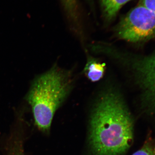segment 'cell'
<instances>
[{
    "mask_svg": "<svg viewBox=\"0 0 155 155\" xmlns=\"http://www.w3.org/2000/svg\"><path fill=\"white\" fill-rule=\"evenodd\" d=\"M90 142L95 155H120L133 140V122L119 92L110 90L101 95L90 120Z\"/></svg>",
    "mask_w": 155,
    "mask_h": 155,
    "instance_id": "1",
    "label": "cell"
},
{
    "mask_svg": "<svg viewBox=\"0 0 155 155\" xmlns=\"http://www.w3.org/2000/svg\"><path fill=\"white\" fill-rule=\"evenodd\" d=\"M69 72L54 65L35 78L25 99L31 107L35 125L43 132L50 130L56 111L72 87Z\"/></svg>",
    "mask_w": 155,
    "mask_h": 155,
    "instance_id": "2",
    "label": "cell"
},
{
    "mask_svg": "<svg viewBox=\"0 0 155 155\" xmlns=\"http://www.w3.org/2000/svg\"><path fill=\"white\" fill-rule=\"evenodd\" d=\"M114 31L117 38L131 43L155 38V12L139 4L121 18Z\"/></svg>",
    "mask_w": 155,
    "mask_h": 155,
    "instance_id": "3",
    "label": "cell"
},
{
    "mask_svg": "<svg viewBox=\"0 0 155 155\" xmlns=\"http://www.w3.org/2000/svg\"><path fill=\"white\" fill-rule=\"evenodd\" d=\"M130 66L147 110L155 113V52L132 58Z\"/></svg>",
    "mask_w": 155,
    "mask_h": 155,
    "instance_id": "4",
    "label": "cell"
},
{
    "mask_svg": "<svg viewBox=\"0 0 155 155\" xmlns=\"http://www.w3.org/2000/svg\"><path fill=\"white\" fill-rule=\"evenodd\" d=\"M106 65L91 57L87 58L84 72L86 77L92 82L99 81L104 77Z\"/></svg>",
    "mask_w": 155,
    "mask_h": 155,
    "instance_id": "5",
    "label": "cell"
},
{
    "mask_svg": "<svg viewBox=\"0 0 155 155\" xmlns=\"http://www.w3.org/2000/svg\"><path fill=\"white\" fill-rule=\"evenodd\" d=\"M130 0H100L103 17L106 22H112L118 12Z\"/></svg>",
    "mask_w": 155,
    "mask_h": 155,
    "instance_id": "6",
    "label": "cell"
},
{
    "mask_svg": "<svg viewBox=\"0 0 155 155\" xmlns=\"http://www.w3.org/2000/svg\"><path fill=\"white\" fill-rule=\"evenodd\" d=\"M132 155H155V140L149 138L140 149Z\"/></svg>",
    "mask_w": 155,
    "mask_h": 155,
    "instance_id": "7",
    "label": "cell"
},
{
    "mask_svg": "<svg viewBox=\"0 0 155 155\" xmlns=\"http://www.w3.org/2000/svg\"><path fill=\"white\" fill-rule=\"evenodd\" d=\"M9 155H25L21 141H16L10 149Z\"/></svg>",
    "mask_w": 155,
    "mask_h": 155,
    "instance_id": "8",
    "label": "cell"
},
{
    "mask_svg": "<svg viewBox=\"0 0 155 155\" xmlns=\"http://www.w3.org/2000/svg\"><path fill=\"white\" fill-rule=\"evenodd\" d=\"M139 4L155 12V0H140Z\"/></svg>",
    "mask_w": 155,
    "mask_h": 155,
    "instance_id": "9",
    "label": "cell"
}]
</instances>
